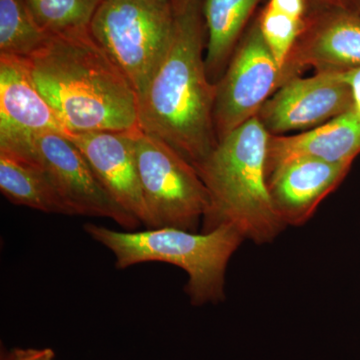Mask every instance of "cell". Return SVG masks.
<instances>
[{"mask_svg": "<svg viewBox=\"0 0 360 360\" xmlns=\"http://www.w3.org/2000/svg\"><path fill=\"white\" fill-rule=\"evenodd\" d=\"M26 0H0V54L28 58L51 37Z\"/></svg>", "mask_w": 360, "mask_h": 360, "instance_id": "17", "label": "cell"}, {"mask_svg": "<svg viewBox=\"0 0 360 360\" xmlns=\"http://www.w3.org/2000/svg\"><path fill=\"white\" fill-rule=\"evenodd\" d=\"M340 6L360 15V0H338Z\"/></svg>", "mask_w": 360, "mask_h": 360, "instance_id": "23", "label": "cell"}, {"mask_svg": "<svg viewBox=\"0 0 360 360\" xmlns=\"http://www.w3.org/2000/svg\"><path fill=\"white\" fill-rule=\"evenodd\" d=\"M257 18L265 42L283 68L284 61L302 32L305 20H297L267 4L259 11Z\"/></svg>", "mask_w": 360, "mask_h": 360, "instance_id": "19", "label": "cell"}, {"mask_svg": "<svg viewBox=\"0 0 360 360\" xmlns=\"http://www.w3.org/2000/svg\"><path fill=\"white\" fill-rule=\"evenodd\" d=\"M345 79L352 86L354 94V108L360 115V68L355 70L345 71Z\"/></svg>", "mask_w": 360, "mask_h": 360, "instance_id": "22", "label": "cell"}, {"mask_svg": "<svg viewBox=\"0 0 360 360\" xmlns=\"http://www.w3.org/2000/svg\"><path fill=\"white\" fill-rule=\"evenodd\" d=\"M281 68L266 44L257 16L248 26L217 82L213 120L217 141L257 116L281 87Z\"/></svg>", "mask_w": 360, "mask_h": 360, "instance_id": "8", "label": "cell"}, {"mask_svg": "<svg viewBox=\"0 0 360 360\" xmlns=\"http://www.w3.org/2000/svg\"><path fill=\"white\" fill-rule=\"evenodd\" d=\"M34 162L49 175L72 215L116 222L127 231L141 224L122 210L97 179L79 148L60 134H42L0 146Z\"/></svg>", "mask_w": 360, "mask_h": 360, "instance_id": "7", "label": "cell"}, {"mask_svg": "<svg viewBox=\"0 0 360 360\" xmlns=\"http://www.w3.org/2000/svg\"><path fill=\"white\" fill-rule=\"evenodd\" d=\"M143 1H153V2H169L170 0H143Z\"/></svg>", "mask_w": 360, "mask_h": 360, "instance_id": "25", "label": "cell"}, {"mask_svg": "<svg viewBox=\"0 0 360 360\" xmlns=\"http://www.w3.org/2000/svg\"><path fill=\"white\" fill-rule=\"evenodd\" d=\"M2 360H56V354L51 348H14Z\"/></svg>", "mask_w": 360, "mask_h": 360, "instance_id": "21", "label": "cell"}, {"mask_svg": "<svg viewBox=\"0 0 360 360\" xmlns=\"http://www.w3.org/2000/svg\"><path fill=\"white\" fill-rule=\"evenodd\" d=\"M172 2V34L139 97V127L196 167L219 143L213 120L217 85L207 77L203 56L207 44L203 0Z\"/></svg>", "mask_w": 360, "mask_h": 360, "instance_id": "1", "label": "cell"}, {"mask_svg": "<svg viewBox=\"0 0 360 360\" xmlns=\"http://www.w3.org/2000/svg\"><path fill=\"white\" fill-rule=\"evenodd\" d=\"M359 153L360 115L354 108L303 134H269L265 172L300 158L352 165Z\"/></svg>", "mask_w": 360, "mask_h": 360, "instance_id": "14", "label": "cell"}, {"mask_svg": "<svg viewBox=\"0 0 360 360\" xmlns=\"http://www.w3.org/2000/svg\"><path fill=\"white\" fill-rule=\"evenodd\" d=\"M132 136L148 212L146 229L196 232L207 210L208 194L195 167L160 139L139 129Z\"/></svg>", "mask_w": 360, "mask_h": 360, "instance_id": "6", "label": "cell"}, {"mask_svg": "<svg viewBox=\"0 0 360 360\" xmlns=\"http://www.w3.org/2000/svg\"><path fill=\"white\" fill-rule=\"evenodd\" d=\"M39 25L51 34L89 30L103 0H26Z\"/></svg>", "mask_w": 360, "mask_h": 360, "instance_id": "18", "label": "cell"}, {"mask_svg": "<svg viewBox=\"0 0 360 360\" xmlns=\"http://www.w3.org/2000/svg\"><path fill=\"white\" fill-rule=\"evenodd\" d=\"M345 72L360 68V15L340 6L310 4L300 37L281 68V86L307 68Z\"/></svg>", "mask_w": 360, "mask_h": 360, "instance_id": "9", "label": "cell"}, {"mask_svg": "<svg viewBox=\"0 0 360 360\" xmlns=\"http://www.w3.org/2000/svg\"><path fill=\"white\" fill-rule=\"evenodd\" d=\"M269 134L257 116L219 141L195 167L208 194L202 231L231 226L257 245L271 243L285 229L267 187Z\"/></svg>", "mask_w": 360, "mask_h": 360, "instance_id": "3", "label": "cell"}, {"mask_svg": "<svg viewBox=\"0 0 360 360\" xmlns=\"http://www.w3.org/2000/svg\"><path fill=\"white\" fill-rule=\"evenodd\" d=\"M314 6H340L338 0H309Z\"/></svg>", "mask_w": 360, "mask_h": 360, "instance_id": "24", "label": "cell"}, {"mask_svg": "<svg viewBox=\"0 0 360 360\" xmlns=\"http://www.w3.org/2000/svg\"><path fill=\"white\" fill-rule=\"evenodd\" d=\"M84 229L113 253L116 269L165 262L184 269L188 276L184 290L195 307L224 300L227 265L245 240L231 226L201 233L172 227L116 231L94 224H84Z\"/></svg>", "mask_w": 360, "mask_h": 360, "instance_id": "4", "label": "cell"}, {"mask_svg": "<svg viewBox=\"0 0 360 360\" xmlns=\"http://www.w3.org/2000/svg\"><path fill=\"white\" fill-rule=\"evenodd\" d=\"M352 165L300 158L269 172L270 198L284 225L307 224L324 198L340 186Z\"/></svg>", "mask_w": 360, "mask_h": 360, "instance_id": "13", "label": "cell"}, {"mask_svg": "<svg viewBox=\"0 0 360 360\" xmlns=\"http://www.w3.org/2000/svg\"><path fill=\"white\" fill-rule=\"evenodd\" d=\"M26 61L70 134L139 129L136 92L90 30L51 34Z\"/></svg>", "mask_w": 360, "mask_h": 360, "instance_id": "2", "label": "cell"}, {"mask_svg": "<svg viewBox=\"0 0 360 360\" xmlns=\"http://www.w3.org/2000/svg\"><path fill=\"white\" fill-rule=\"evenodd\" d=\"M132 131L78 132L68 137L82 151L116 205L146 226L148 212L135 160Z\"/></svg>", "mask_w": 360, "mask_h": 360, "instance_id": "11", "label": "cell"}, {"mask_svg": "<svg viewBox=\"0 0 360 360\" xmlns=\"http://www.w3.org/2000/svg\"><path fill=\"white\" fill-rule=\"evenodd\" d=\"M0 191L13 205L72 217L70 208L41 167L4 149H0Z\"/></svg>", "mask_w": 360, "mask_h": 360, "instance_id": "16", "label": "cell"}, {"mask_svg": "<svg viewBox=\"0 0 360 360\" xmlns=\"http://www.w3.org/2000/svg\"><path fill=\"white\" fill-rule=\"evenodd\" d=\"M49 132L70 134L40 94L26 58L0 54V146Z\"/></svg>", "mask_w": 360, "mask_h": 360, "instance_id": "12", "label": "cell"}, {"mask_svg": "<svg viewBox=\"0 0 360 360\" xmlns=\"http://www.w3.org/2000/svg\"><path fill=\"white\" fill-rule=\"evenodd\" d=\"M262 0H203L207 30L205 66L212 84L224 75Z\"/></svg>", "mask_w": 360, "mask_h": 360, "instance_id": "15", "label": "cell"}, {"mask_svg": "<svg viewBox=\"0 0 360 360\" xmlns=\"http://www.w3.org/2000/svg\"><path fill=\"white\" fill-rule=\"evenodd\" d=\"M174 22L172 2L103 0L90 32L141 97L167 49Z\"/></svg>", "mask_w": 360, "mask_h": 360, "instance_id": "5", "label": "cell"}, {"mask_svg": "<svg viewBox=\"0 0 360 360\" xmlns=\"http://www.w3.org/2000/svg\"><path fill=\"white\" fill-rule=\"evenodd\" d=\"M354 108L345 72H316L285 82L265 101L257 117L270 135H283L314 129Z\"/></svg>", "mask_w": 360, "mask_h": 360, "instance_id": "10", "label": "cell"}, {"mask_svg": "<svg viewBox=\"0 0 360 360\" xmlns=\"http://www.w3.org/2000/svg\"><path fill=\"white\" fill-rule=\"evenodd\" d=\"M267 6L297 20H305L309 11V0H269Z\"/></svg>", "mask_w": 360, "mask_h": 360, "instance_id": "20", "label": "cell"}]
</instances>
